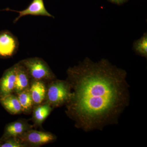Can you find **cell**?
<instances>
[{"instance_id": "cell-9", "label": "cell", "mask_w": 147, "mask_h": 147, "mask_svg": "<svg viewBox=\"0 0 147 147\" xmlns=\"http://www.w3.org/2000/svg\"><path fill=\"white\" fill-rule=\"evenodd\" d=\"M16 77L14 92L18 94L30 86V77L27 69L20 62L16 64Z\"/></svg>"}, {"instance_id": "cell-10", "label": "cell", "mask_w": 147, "mask_h": 147, "mask_svg": "<svg viewBox=\"0 0 147 147\" xmlns=\"http://www.w3.org/2000/svg\"><path fill=\"white\" fill-rule=\"evenodd\" d=\"M30 90L34 105L42 104L45 100L47 92V88L44 81L32 80L30 84Z\"/></svg>"}, {"instance_id": "cell-2", "label": "cell", "mask_w": 147, "mask_h": 147, "mask_svg": "<svg viewBox=\"0 0 147 147\" xmlns=\"http://www.w3.org/2000/svg\"><path fill=\"white\" fill-rule=\"evenodd\" d=\"M71 96V86L67 80L54 79L47 87L45 102L53 108L61 107L68 102Z\"/></svg>"}, {"instance_id": "cell-6", "label": "cell", "mask_w": 147, "mask_h": 147, "mask_svg": "<svg viewBox=\"0 0 147 147\" xmlns=\"http://www.w3.org/2000/svg\"><path fill=\"white\" fill-rule=\"evenodd\" d=\"M5 10L14 11L19 13V16L13 21L14 24L18 21L23 16L27 15L32 16H42L54 18V16L47 11L44 5L43 0H33L29 6L26 9L22 11L12 10L7 8Z\"/></svg>"}, {"instance_id": "cell-7", "label": "cell", "mask_w": 147, "mask_h": 147, "mask_svg": "<svg viewBox=\"0 0 147 147\" xmlns=\"http://www.w3.org/2000/svg\"><path fill=\"white\" fill-rule=\"evenodd\" d=\"M16 77L15 64L6 70L0 80V98L13 94L15 88Z\"/></svg>"}, {"instance_id": "cell-11", "label": "cell", "mask_w": 147, "mask_h": 147, "mask_svg": "<svg viewBox=\"0 0 147 147\" xmlns=\"http://www.w3.org/2000/svg\"><path fill=\"white\" fill-rule=\"evenodd\" d=\"M0 101L3 107L11 114L16 115L23 112L18 97L13 94L0 98Z\"/></svg>"}, {"instance_id": "cell-8", "label": "cell", "mask_w": 147, "mask_h": 147, "mask_svg": "<svg viewBox=\"0 0 147 147\" xmlns=\"http://www.w3.org/2000/svg\"><path fill=\"white\" fill-rule=\"evenodd\" d=\"M33 125L29 124L26 121L19 120L7 125L5 132V138L18 137L26 131L32 129Z\"/></svg>"}, {"instance_id": "cell-13", "label": "cell", "mask_w": 147, "mask_h": 147, "mask_svg": "<svg viewBox=\"0 0 147 147\" xmlns=\"http://www.w3.org/2000/svg\"><path fill=\"white\" fill-rule=\"evenodd\" d=\"M18 100L24 113H28L32 110L34 105L30 87L17 94Z\"/></svg>"}, {"instance_id": "cell-3", "label": "cell", "mask_w": 147, "mask_h": 147, "mask_svg": "<svg viewBox=\"0 0 147 147\" xmlns=\"http://www.w3.org/2000/svg\"><path fill=\"white\" fill-rule=\"evenodd\" d=\"M20 63L25 67L32 80L51 81L56 78L49 66L42 59L28 58Z\"/></svg>"}, {"instance_id": "cell-5", "label": "cell", "mask_w": 147, "mask_h": 147, "mask_svg": "<svg viewBox=\"0 0 147 147\" xmlns=\"http://www.w3.org/2000/svg\"><path fill=\"white\" fill-rule=\"evenodd\" d=\"M18 47V39L10 32H0V57L8 58L16 53Z\"/></svg>"}, {"instance_id": "cell-1", "label": "cell", "mask_w": 147, "mask_h": 147, "mask_svg": "<svg viewBox=\"0 0 147 147\" xmlns=\"http://www.w3.org/2000/svg\"><path fill=\"white\" fill-rule=\"evenodd\" d=\"M71 96L65 113L75 126L86 131L101 130L118 122L129 100L126 71L106 59L86 57L67 71Z\"/></svg>"}, {"instance_id": "cell-4", "label": "cell", "mask_w": 147, "mask_h": 147, "mask_svg": "<svg viewBox=\"0 0 147 147\" xmlns=\"http://www.w3.org/2000/svg\"><path fill=\"white\" fill-rule=\"evenodd\" d=\"M28 146L38 147L54 142L57 139L55 135L47 131L30 129L18 137Z\"/></svg>"}, {"instance_id": "cell-16", "label": "cell", "mask_w": 147, "mask_h": 147, "mask_svg": "<svg viewBox=\"0 0 147 147\" xmlns=\"http://www.w3.org/2000/svg\"><path fill=\"white\" fill-rule=\"evenodd\" d=\"M110 2L120 5L127 2L128 0H108Z\"/></svg>"}, {"instance_id": "cell-14", "label": "cell", "mask_w": 147, "mask_h": 147, "mask_svg": "<svg viewBox=\"0 0 147 147\" xmlns=\"http://www.w3.org/2000/svg\"><path fill=\"white\" fill-rule=\"evenodd\" d=\"M132 49L136 54L147 58V33H144L140 38L135 40L132 45Z\"/></svg>"}, {"instance_id": "cell-12", "label": "cell", "mask_w": 147, "mask_h": 147, "mask_svg": "<svg viewBox=\"0 0 147 147\" xmlns=\"http://www.w3.org/2000/svg\"><path fill=\"white\" fill-rule=\"evenodd\" d=\"M36 105L33 110V120L36 124L40 125L50 115L53 108L45 102Z\"/></svg>"}, {"instance_id": "cell-15", "label": "cell", "mask_w": 147, "mask_h": 147, "mask_svg": "<svg viewBox=\"0 0 147 147\" xmlns=\"http://www.w3.org/2000/svg\"><path fill=\"white\" fill-rule=\"evenodd\" d=\"M28 147L18 137H11L5 138V140L0 147Z\"/></svg>"}]
</instances>
